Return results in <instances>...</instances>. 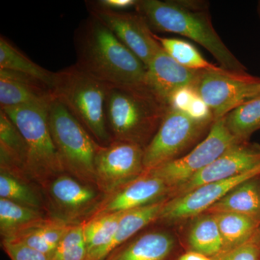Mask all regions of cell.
Returning a JSON list of instances; mask_svg holds the SVG:
<instances>
[{"mask_svg": "<svg viewBox=\"0 0 260 260\" xmlns=\"http://www.w3.org/2000/svg\"><path fill=\"white\" fill-rule=\"evenodd\" d=\"M74 44L75 64L87 74L109 87L148 89L144 63L95 17L80 23Z\"/></svg>", "mask_w": 260, "mask_h": 260, "instance_id": "obj_1", "label": "cell"}, {"mask_svg": "<svg viewBox=\"0 0 260 260\" xmlns=\"http://www.w3.org/2000/svg\"><path fill=\"white\" fill-rule=\"evenodd\" d=\"M135 8L145 19L152 31L174 32L189 38L209 51L222 69L235 74H249L246 67L217 34L208 13L206 3L138 0Z\"/></svg>", "mask_w": 260, "mask_h": 260, "instance_id": "obj_2", "label": "cell"}, {"mask_svg": "<svg viewBox=\"0 0 260 260\" xmlns=\"http://www.w3.org/2000/svg\"><path fill=\"white\" fill-rule=\"evenodd\" d=\"M169 109L148 89L109 87L105 116L112 141L131 142L145 149Z\"/></svg>", "mask_w": 260, "mask_h": 260, "instance_id": "obj_3", "label": "cell"}, {"mask_svg": "<svg viewBox=\"0 0 260 260\" xmlns=\"http://www.w3.org/2000/svg\"><path fill=\"white\" fill-rule=\"evenodd\" d=\"M108 88V85L87 74L75 64L54 73L51 88L53 98L64 104L102 146L112 142L106 122Z\"/></svg>", "mask_w": 260, "mask_h": 260, "instance_id": "obj_4", "label": "cell"}, {"mask_svg": "<svg viewBox=\"0 0 260 260\" xmlns=\"http://www.w3.org/2000/svg\"><path fill=\"white\" fill-rule=\"evenodd\" d=\"M48 106L29 105L2 109L16 125L27 149V177L45 189L65 170L51 136Z\"/></svg>", "mask_w": 260, "mask_h": 260, "instance_id": "obj_5", "label": "cell"}, {"mask_svg": "<svg viewBox=\"0 0 260 260\" xmlns=\"http://www.w3.org/2000/svg\"><path fill=\"white\" fill-rule=\"evenodd\" d=\"M48 119L65 172L95 187V159L100 145L64 104L54 98L48 106Z\"/></svg>", "mask_w": 260, "mask_h": 260, "instance_id": "obj_6", "label": "cell"}, {"mask_svg": "<svg viewBox=\"0 0 260 260\" xmlns=\"http://www.w3.org/2000/svg\"><path fill=\"white\" fill-rule=\"evenodd\" d=\"M213 123L195 120L186 113L169 108L158 131L144 149L145 172L179 158L211 129Z\"/></svg>", "mask_w": 260, "mask_h": 260, "instance_id": "obj_7", "label": "cell"}, {"mask_svg": "<svg viewBox=\"0 0 260 260\" xmlns=\"http://www.w3.org/2000/svg\"><path fill=\"white\" fill-rule=\"evenodd\" d=\"M239 142L227 129L223 117L214 121L207 136L189 153L147 172L160 178L171 193Z\"/></svg>", "mask_w": 260, "mask_h": 260, "instance_id": "obj_8", "label": "cell"}, {"mask_svg": "<svg viewBox=\"0 0 260 260\" xmlns=\"http://www.w3.org/2000/svg\"><path fill=\"white\" fill-rule=\"evenodd\" d=\"M260 78L218 68L200 70L194 88L209 107L214 121L222 119L243 103L254 99Z\"/></svg>", "mask_w": 260, "mask_h": 260, "instance_id": "obj_9", "label": "cell"}, {"mask_svg": "<svg viewBox=\"0 0 260 260\" xmlns=\"http://www.w3.org/2000/svg\"><path fill=\"white\" fill-rule=\"evenodd\" d=\"M144 148L131 142L113 140L99 145L95 159V187L103 196L112 194L144 174Z\"/></svg>", "mask_w": 260, "mask_h": 260, "instance_id": "obj_10", "label": "cell"}, {"mask_svg": "<svg viewBox=\"0 0 260 260\" xmlns=\"http://www.w3.org/2000/svg\"><path fill=\"white\" fill-rule=\"evenodd\" d=\"M86 3L89 14L102 22L148 66L162 47L143 16L138 12L114 11L102 8L95 2Z\"/></svg>", "mask_w": 260, "mask_h": 260, "instance_id": "obj_11", "label": "cell"}, {"mask_svg": "<svg viewBox=\"0 0 260 260\" xmlns=\"http://www.w3.org/2000/svg\"><path fill=\"white\" fill-rule=\"evenodd\" d=\"M259 177L260 164L235 177L208 183L186 194L174 197L170 201L165 202L158 219L172 222L197 216L209 210L239 184Z\"/></svg>", "mask_w": 260, "mask_h": 260, "instance_id": "obj_12", "label": "cell"}, {"mask_svg": "<svg viewBox=\"0 0 260 260\" xmlns=\"http://www.w3.org/2000/svg\"><path fill=\"white\" fill-rule=\"evenodd\" d=\"M45 189L56 211L54 218L70 224L81 223L79 220L85 215H90V218L104 199L95 186L82 182L67 173L51 181Z\"/></svg>", "mask_w": 260, "mask_h": 260, "instance_id": "obj_13", "label": "cell"}, {"mask_svg": "<svg viewBox=\"0 0 260 260\" xmlns=\"http://www.w3.org/2000/svg\"><path fill=\"white\" fill-rule=\"evenodd\" d=\"M260 164V146L239 142L216 160L172 191L174 197L186 194L200 186L239 175Z\"/></svg>", "mask_w": 260, "mask_h": 260, "instance_id": "obj_14", "label": "cell"}, {"mask_svg": "<svg viewBox=\"0 0 260 260\" xmlns=\"http://www.w3.org/2000/svg\"><path fill=\"white\" fill-rule=\"evenodd\" d=\"M170 191L160 178L145 172L141 177L104 197L90 217L121 213L153 204L164 200V196Z\"/></svg>", "mask_w": 260, "mask_h": 260, "instance_id": "obj_15", "label": "cell"}, {"mask_svg": "<svg viewBox=\"0 0 260 260\" xmlns=\"http://www.w3.org/2000/svg\"><path fill=\"white\" fill-rule=\"evenodd\" d=\"M200 70L188 69L174 60L164 49H159L147 66V86L169 106L173 94L179 89L194 87Z\"/></svg>", "mask_w": 260, "mask_h": 260, "instance_id": "obj_16", "label": "cell"}, {"mask_svg": "<svg viewBox=\"0 0 260 260\" xmlns=\"http://www.w3.org/2000/svg\"><path fill=\"white\" fill-rule=\"evenodd\" d=\"M51 89L40 80L10 70H0L1 109L29 105H49Z\"/></svg>", "mask_w": 260, "mask_h": 260, "instance_id": "obj_17", "label": "cell"}, {"mask_svg": "<svg viewBox=\"0 0 260 260\" xmlns=\"http://www.w3.org/2000/svg\"><path fill=\"white\" fill-rule=\"evenodd\" d=\"M176 243L164 232H151L126 242L104 260H171Z\"/></svg>", "mask_w": 260, "mask_h": 260, "instance_id": "obj_18", "label": "cell"}, {"mask_svg": "<svg viewBox=\"0 0 260 260\" xmlns=\"http://www.w3.org/2000/svg\"><path fill=\"white\" fill-rule=\"evenodd\" d=\"M26 155V145L23 137L8 114L1 109L0 169L27 177L25 173Z\"/></svg>", "mask_w": 260, "mask_h": 260, "instance_id": "obj_19", "label": "cell"}, {"mask_svg": "<svg viewBox=\"0 0 260 260\" xmlns=\"http://www.w3.org/2000/svg\"><path fill=\"white\" fill-rule=\"evenodd\" d=\"M123 213L101 214L83 222L86 260H104L107 257Z\"/></svg>", "mask_w": 260, "mask_h": 260, "instance_id": "obj_20", "label": "cell"}, {"mask_svg": "<svg viewBox=\"0 0 260 260\" xmlns=\"http://www.w3.org/2000/svg\"><path fill=\"white\" fill-rule=\"evenodd\" d=\"M208 211L213 214H242L260 223V189L256 178L244 181L234 188Z\"/></svg>", "mask_w": 260, "mask_h": 260, "instance_id": "obj_21", "label": "cell"}, {"mask_svg": "<svg viewBox=\"0 0 260 260\" xmlns=\"http://www.w3.org/2000/svg\"><path fill=\"white\" fill-rule=\"evenodd\" d=\"M73 225L75 224L54 217L47 218L42 223L21 233L14 239L6 240L23 243L51 257L61 239Z\"/></svg>", "mask_w": 260, "mask_h": 260, "instance_id": "obj_22", "label": "cell"}, {"mask_svg": "<svg viewBox=\"0 0 260 260\" xmlns=\"http://www.w3.org/2000/svg\"><path fill=\"white\" fill-rule=\"evenodd\" d=\"M46 218L42 210L0 198L2 240L14 239L21 233L42 223Z\"/></svg>", "mask_w": 260, "mask_h": 260, "instance_id": "obj_23", "label": "cell"}, {"mask_svg": "<svg viewBox=\"0 0 260 260\" xmlns=\"http://www.w3.org/2000/svg\"><path fill=\"white\" fill-rule=\"evenodd\" d=\"M213 215L216 219L223 239L222 254L249 242L259 232V222L246 215L234 213Z\"/></svg>", "mask_w": 260, "mask_h": 260, "instance_id": "obj_24", "label": "cell"}, {"mask_svg": "<svg viewBox=\"0 0 260 260\" xmlns=\"http://www.w3.org/2000/svg\"><path fill=\"white\" fill-rule=\"evenodd\" d=\"M190 251L215 259L221 255L223 243L214 215L198 218L191 225L187 238Z\"/></svg>", "mask_w": 260, "mask_h": 260, "instance_id": "obj_25", "label": "cell"}, {"mask_svg": "<svg viewBox=\"0 0 260 260\" xmlns=\"http://www.w3.org/2000/svg\"><path fill=\"white\" fill-rule=\"evenodd\" d=\"M165 202V200H162L146 206L124 212L119 220L114 239L108 249L107 256L129 241L143 228L158 220Z\"/></svg>", "mask_w": 260, "mask_h": 260, "instance_id": "obj_26", "label": "cell"}, {"mask_svg": "<svg viewBox=\"0 0 260 260\" xmlns=\"http://www.w3.org/2000/svg\"><path fill=\"white\" fill-rule=\"evenodd\" d=\"M0 70H10L28 75L52 88L54 73L44 69L25 55L8 39L0 38Z\"/></svg>", "mask_w": 260, "mask_h": 260, "instance_id": "obj_27", "label": "cell"}, {"mask_svg": "<svg viewBox=\"0 0 260 260\" xmlns=\"http://www.w3.org/2000/svg\"><path fill=\"white\" fill-rule=\"evenodd\" d=\"M225 126L239 141L247 142L260 129V95L243 103L224 116Z\"/></svg>", "mask_w": 260, "mask_h": 260, "instance_id": "obj_28", "label": "cell"}, {"mask_svg": "<svg viewBox=\"0 0 260 260\" xmlns=\"http://www.w3.org/2000/svg\"><path fill=\"white\" fill-rule=\"evenodd\" d=\"M0 170V198L42 210L40 195L27 182L28 178L3 169Z\"/></svg>", "mask_w": 260, "mask_h": 260, "instance_id": "obj_29", "label": "cell"}, {"mask_svg": "<svg viewBox=\"0 0 260 260\" xmlns=\"http://www.w3.org/2000/svg\"><path fill=\"white\" fill-rule=\"evenodd\" d=\"M154 37L164 51L179 64L194 70H217L220 67L208 62L197 48L182 39L162 38L154 34Z\"/></svg>", "mask_w": 260, "mask_h": 260, "instance_id": "obj_30", "label": "cell"}, {"mask_svg": "<svg viewBox=\"0 0 260 260\" xmlns=\"http://www.w3.org/2000/svg\"><path fill=\"white\" fill-rule=\"evenodd\" d=\"M83 223L75 224L61 239L49 260H86Z\"/></svg>", "mask_w": 260, "mask_h": 260, "instance_id": "obj_31", "label": "cell"}, {"mask_svg": "<svg viewBox=\"0 0 260 260\" xmlns=\"http://www.w3.org/2000/svg\"><path fill=\"white\" fill-rule=\"evenodd\" d=\"M2 246L11 260L50 259L46 254L16 241L2 240Z\"/></svg>", "mask_w": 260, "mask_h": 260, "instance_id": "obj_32", "label": "cell"}, {"mask_svg": "<svg viewBox=\"0 0 260 260\" xmlns=\"http://www.w3.org/2000/svg\"><path fill=\"white\" fill-rule=\"evenodd\" d=\"M215 260H260L259 232L249 242L226 253H224Z\"/></svg>", "mask_w": 260, "mask_h": 260, "instance_id": "obj_33", "label": "cell"}, {"mask_svg": "<svg viewBox=\"0 0 260 260\" xmlns=\"http://www.w3.org/2000/svg\"><path fill=\"white\" fill-rule=\"evenodd\" d=\"M197 94L194 87L179 89L169 99V107L171 109L186 113Z\"/></svg>", "mask_w": 260, "mask_h": 260, "instance_id": "obj_34", "label": "cell"}, {"mask_svg": "<svg viewBox=\"0 0 260 260\" xmlns=\"http://www.w3.org/2000/svg\"><path fill=\"white\" fill-rule=\"evenodd\" d=\"M186 114L195 119L200 121H215L211 111L205 104L204 101L197 94L189 106Z\"/></svg>", "mask_w": 260, "mask_h": 260, "instance_id": "obj_35", "label": "cell"}, {"mask_svg": "<svg viewBox=\"0 0 260 260\" xmlns=\"http://www.w3.org/2000/svg\"><path fill=\"white\" fill-rule=\"evenodd\" d=\"M95 3L106 9L123 12L129 8H135L138 0H99Z\"/></svg>", "mask_w": 260, "mask_h": 260, "instance_id": "obj_36", "label": "cell"}, {"mask_svg": "<svg viewBox=\"0 0 260 260\" xmlns=\"http://www.w3.org/2000/svg\"><path fill=\"white\" fill-rule=\"evenodd\" d=\"M177 260H215L213 258L208 257L204 254L195 252V251H189L188 252L181 254L178 257Z\"/></svg>", "mask_w": 260, "mask_h": 260, "instance_id": "obj_37", "label": "cell"}, {"mask_svg": "<svg viewBox=\"0 0 260 260\" xmlns=\"http://www.w3.org/2000/svg\"><path fill=\"white\" fill-rule=\"evenodd\" d=\"M260 95V84L257 85V87H256V90H255V97L259 96Z\"/></svg>", "mask_w": 260, "mask_h": 260, "instance_id": "obj_38", "label": "cell"}, {"mask_svg": "<svg viewBox=\"0 0 260 260\" xmlns=\"http://www.w3.org/2000/svg\"><path fill=\"white\" fill-rule=\"evenodd\" d=\"M259 16H260V3H259Z\"/></svg>", "mask_w": 260, "mask_h": 260, "instance_id": "obj_39", "label": "cell"}, {"mask_svg": "<svg viewBox=\"0 0 260 260\" xmlns=\"http://www.w3.org/2000/svg\"><path fill=\"white\" fill-rule=\"evenodd\" d=\"M259 189H260V181H259Z\"/></svg>", "mask_w": 260, "mask_h": 260, "instance_id": "obj_40", "label": "cell"}, {"mask_svg": "<svg viewBox=\"0 0 260 260\" xmlns=\"http://www.w3.org/2000/svg\"><path fill=\"white\" fill-rule=\"evenodd\" d=\"M259 235H260V229H259Z\"/></svg>", "mask_w": 260, "mask_h": 260, "instance_id": "obj_41", "label": "cell"}]
</instances>
